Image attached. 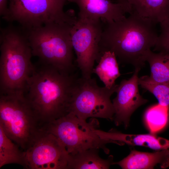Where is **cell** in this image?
Returning a JSON list of instances; mask_svg holds the SVG:
<instances>
[{
	"label": "cell",
	"instance_id": "6da1fadb",
	"mask_svg": "<svg viewBox=\"0 0 169 169\" xmlns=\"http://www.w3.org/2000/svg\"><path fill=\"white\" fill-rule=\"evenodd\" d=\"M121 20L104 23L100 51L102 55L106 51L112 52L120 63L141 69L157 41L156 24L133 11Z\"/></svg>",
	"mask_w": 169,
	"mask_h": 169
},
{
	"label": "cell",
	"instance_id": "7a4b0ae2",
	"mask_svg": "<svg viewBox=\"0 0 169 169\" xmlns=\"http://www.w3.org/2000/svg\"><path fill=\"white\" fill-rule=\"evenodd\" d=\"M78 77L38 62L28 79L25 98L41 127L69 113L72 91Z\"/></svg>",
	"mask_w": 169,
	"mask_h": 169
},
{
	"label": "cell",
	"instance_id": "3957f363",
	"mask_svg": "<svg viewBox=\"0 0 169 169\" xmlns=\"http://www.w3.org/2000/svg\"><path fill=\"white\" fill-rule=\"evenodd\" d=\"M0 45V94L24 91L34 65L24 31L11 25L1 28Z\"/></svg>",
	"mask_w": 169,
	"mask_h": 169
},
{
	"label": "cell",
	"instance_id": "277c9868",
	"mask_svg": "<svg viewBox=\"0 0 169 169\" xmlns=\"http://www.w3.org/2000/svg\"><path fill=\"white\" fill-rule=\"evenodd\" d=\"M73 25L53 22L28 30H23L38 62L49 65L61 72L75 73L71 31Z\"/></svg>",
	"mask_w": 169,
	"mask_h": 169
},
{
	"label": "cell",
	"instance_id": "5b68a950",
	"mask_svg": "<svg viewBox=\"0 0 169 169\" xmlns=\"http://www.w3.org/2000/svg\"><path fill=\"white\" fill-rule=\"evenodd\" d=\"M0 125L24 151L40 131L41 125L24 91L0 94Z\"/></svg>",
	"mask_w": 169,
	"mask_h": 169
},
{
	"label": "cell",
	"instance_id": "8992f818",
	"mask_svg": "<svg viewBox=\"0 0 169 169\" xmlns=\"http://www.w3.org/2000/svg\"><path fill=\"white\" fill-rule=\"evenodd\" d=\"M99 125L96 118H91L88 122L69 113L44 125L41 130L57 137L70 155L91 148L100 149L108 154L106 145L112 142L102 139L96 133L95 130Z\"/></svg>",
	"mask_w": 169,
	"mask_h": 169
},
{
	"label": "cell",
	"instance_id": "52a82bcc",
	"mask_svg": "<svg viewBox=\"0 0 169 169\" xmlns=\"http://www.w3.org/2000/svg\"><path fill=\"white\" fill-rule=\"evenodd\" d=\"M6 21L19 23L23 30L39 27L53 22L72 23L74 11L66 12L64 7L68 0H9Z\"/></svg>",
	"mask_w": 169,
	"mask_h": 169
},
{
	"label": "cell",
	"instance_id": "ba28073f",
	"mask_svg": "<svg viewBox=\"0 0 169 169\" xmlns=\"http://www.w3.org/2000/svg\"><path fill=\"white\" fill-rule=\"evenodd\" d=\"M118 85L109 89L99 86L95 78L78 77L72 91L69 113L84 121L89 118L113 120L115 110L110 97Z\"/></svg>",
	"mask_w": 169,
	"mask_h": 169
},
{
	"label": "cell",
	"instance_id": "9c48e42d",
	"mask_svg": "<svg viewBox=\"0 0 169 169\" xmlns=\"http://www.w3.org/2000/svg\"><path fill=\"white\" fill-rule=\"evenodd\" d=\"M104 23L101 19L78 18L71 31V41L76 55V62L81 77L91 78L95 62L102 56L99 44Z\"/></svg>",
	"mask_w": 169,
	"mask_h": 169
},
{
	"label": "cell",
	"instance_id": "30bf717a",
	"mask_svg": "<svg viewBox=\"0 0 169 169\" xmlns=\"http://www.w3.org/2000/svg\"><path fill=\"white\" fill-rule=\"evenodd\" d=\"M28 169H67L69 154L54 135L40 130L24 151Z\"/></svg>",
	"mask_w": 169,
	"mask_h": 169
},
{
	"label": "cell",
	"instance_id": "8fae6325",
	"mask_svg": "<svg viewBox=\"0 0 169 169\" xmlns=\"http://www.w3.org/2000/svg\"><path fill=\"white\" fill-rule=\"evenodd\" d=\"M141 69L135 68L132 76L122 80L118 85L116 96L112 101L115 110L113 120L117 126L123 125L127 128L132 114L148 101L139 92L138 74Z\"/></svg>",
	"mask_w": 169,
	"mask_h": 169
},
{
	"label": "cell",
	"instance_id": "7c38bea8",
	"mask_svg": "<svg viewBox=\"0 0 169 169\" xmlns=\"http://www.w3.org/2000/svg\"><path fill=\"white\" fill-rule=\"evenodd\" d=\"M75 3L79 10L78 17L101 19L104 23L122 19L132 12L128 1L113 3L110 0H68Z\"/></svg>",
	"mask_w": 169,
	"mask_h": 169
},
{
	"label": "cell",
	"instance_id": "4fadbf2b",
	"mask_svg": "<svg viewBox=\"0 0 169 169\" xmlns=\"http://www.w3.org/2000/svg\"><path fill=\"white\" fill-rule=\"evenodd\" d=\"M96 132L102 139L115 143L121 142L124 144L144 146L158 151L169 148V140L152 133L126 134L112 129L107 132L97 129Z\"/></svg>",
	"mask_w": 169,
	"mask_h": 169
},
{
	"label": "cell",
	"instance_id": "5bb4252c",
	"mask_svg": "<svg viewBox=\"0 0 169 169\" xmlns=\"http://www.w3.org/2000/svg\"><path fill=\"white\" fill-rule=\"evenodd\" d=\"M115 164L123 169H151L157 166L166 168L169 166V150L148 152L133 150L121 160L114 162L113 165Z\"/></svg>",
	"mask_w": 169,
	"mask_h": 169
},
{
	"label": "cell",
	"instance_id": "9a60e30c",
	"mask_svg": "<svg viewBox=\"0 0 169 169\" xmlns=\"http://www.w3.org/2000/svg\"><path fill=\"white\" fill-rule=\"evenodd\" d=\"M132 11L157 24L169 17V0H128Z\"/></svg>",
	"mask_w": 169,
	"mask_h": 169
},
{
	"label": "cell",
	"instance_id": "2e32d148",
	"mask_svg": "<svg viewBox=\"0 0 169 169\" xmlns=\"http://www.w3.org/2000/svg\"><path fill=\"white\" fill-rule=\"evenodd\" d=\"M99 149L91 148L71 155L69 154L67 169H107L113 165V156L101 158Z\"/></svg>",
	"mask_w": 169,
	"mask_h": 169
},
{
	"label": "cell",
	"instance_id": "e0dca14e",
	"mask_svg": "<svg viewBox=\"0 0 169 169\" xmlns=\"http://www.w3.org/2000/svg\"><path fill=\"white\" fill-rule=\"evenodd\" d=\"M98 63L94 68L93 73L97 75L105 86L112 88L116 84L115 80L121 75L115 54L110 51L105 52Z\"/></svg>",
	"mask_w": 169,
	"mask_h": 169
},
{
	"label": "cell",
	"instance_id": "ac0fdd59",
	"mask_svg": "<svg viewBox=\"0 0 169 169\" xmlns=\"http://www.w3.org/2000/svg\"><path fill=\"white\" fill-rule=\"evenodd\" d=\"M10 164H19L26 169L25 152L8 136L0 125V168Z\"/></svg>",
	"mask_w": 169,
	"mask_h": 169
},
{
	"label": "cell",
	"instance_id": "d6986e66",
	"mask_svg": "<svg viewBox=\"0 0 169 169\" xmlns=\"http://www.w3.org/2000/svg\"><path fill=\"white\" fill-rule=\"evenodd\" d=\"M146 61L150 66L151 74L148 76L150 81L157 83L169 84V54L151 50Z\"/></svg>",
	"mask_w": 169,
	"mask_h": 169
},
{
	"label": "cell",
	"instance_id": "ffe728a7",
	"mask_svg": "<svg viewBox=\"0 0 169 169\" xmlns=\"http://www.w3.org/2000/svg\"><path fill=\"white\" fill-rule=\"evenodd\" d=\"M169 117V108L159 103L148 108L144 114L146 126L151 133L163 129L167 125Z\"/></svg>",
	"mask_w": 169,
	"mask_h": 169
},
{
	"label": "cell",
	"instance_id": "44dd1931",
	"mask_svg": "<svg viewBox=\"0 0 169 169\" xmlns=\"http://www.w3.org/2000/svg\"><path fill=\"white\" fill-rule=\"evenodd\" d=\"M139 85L153 94L158 103L169 108V84L157 83L152 82L147 75L139 78Z\"/></svg>",
	"mask_w": 169,
	"mask_h": 169
},
{
	"label": "cell",
	"instance_id": "7402d4cb",
	"mask_svg": "<svg viewBox=\"0 0 169 169\" xmlns=\"http://www.w3.org/2000/svg\"><path fill=\"white\" fill-rule=\"evenodd\" d=\"M159 24L160 32L153 51L169 54V17Z\"/></svg>",
	"mask_w": 169,
	"mask_h": 169
},
{
	"label": "cell",
	"instance_id": "603a6c76",
	"mask_svg": "<svg viewBox=\"0 0 169 169\" xmlns=\"http://www.w3.org/2000/svg\"><path fill=\"white\" fill-rule=\"evenodd\" d=\"M8 9L7 0H0V14L2 17L6 14Z\"/></svg>",
	"mask_w": 169,
	"mask_h": 169
},
{
	"label": "cell",
	"instance_id": "cb8c5ba5",
	"mask_svg": "<svg viewBox=\"0 0 169 169\" xmlns=\"http://www.w3.org/2000/svg\"><path fill=\"white\" fill-rule=\"evenodd\" d=\"M117 1V2H122L125 1H128V0H116Z\"/></svg>",
	"mask_w": 169,
	"mask_h": 169
},
{
	"label": "cell",
	"instance_id": "d4e9b609",
	"mask_svg": "<svg viewBox=\"0 0 169 169\" xmlns=\"http://www.w3.org/2000/svg\"><path fill=\"white\" fill-rule=\"evenodd\" d=\"M97 129H96V130H95V132H96V130ZM98 136H99V135H98ZM112 142L113 143V142ZM118 145H122V143H121V142H120V144H118Z\"/></svg>",
	"mask_w": 169,
	"mask_h": 169
}]
</instances>
